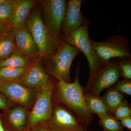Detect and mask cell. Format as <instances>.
<instances>
[{
	"label": "cell",
	"instance_id": "1",
	"mask_svg": "<svg viewBox=\"0 0 131 131\" xmlns=\"http://www.w3.org/2000/svg\"><path fill=\"white\" fill-rule=\"evenodd\" d=\"M80 64L77 68L74 81L68 83L60 80L56 83L52 99L68 107L88 127L93 121L94 118L86 105L83 88L79 81Z\"/></svg>",
	"mask_w": 131,
	"mask_h": 131
},
{
	"label": "cell",
	"instance_id": "2",
	"mask_svg": "<svg viewBox=\"0 0 131 131\" xmlns=\"http://www.w3.org/2000/svg\"><path fill=\"white\" fill-rule=\"evenodd\" d=\"M81 52L76 47L62 41L57 45L54 54L48 58L47 72L58 81L71 83L70 69L74 59Z\"/></svg>",
	"mask_w": 131,
	"mask_h": 131
},
{
	"label": "cell",
	"instance_id": "3",
	"mask_svg": "<svg viewBox=\"0 0 131 131\" xmlns=\"http://www.w3.org/2000/svg\"><path fill=\"white\" fill-rule=\"evenodd\" d=\"M121 77L117 59L113 58L98 70L90 72L86 85L83 89L84 95L99 96L102 91L114 85Z\"/></svg>",
	"mask_w": 131,
	"mask_h": 131
},
{
	"label": "cell",
	"instance_id": "4",
	"mask_svg": "<svg viewBox=\"0 0 131 131\" xmlns=\"http://www.w3.org/2000/svg\"><path fill=\"white\" fill-rule=\"evenodd\" d=\"M91 43L96 57L104 65L109 63L112 58L131 57L129 40L122 35L109 36L102 42L91 40Z\"/></svg>",
	"mask_w": 131,
	"mask_h": 131
},
{
	"label": "cell",
	"instance_id": "5",
	"mask_svg": "<svg viewBox=\"0 0 131 131\" xmlns=\"http://www.w3.org/2000/svg\"><path fill=\"white\" fill-rule=\"evenodd\" d=\"M55 84L50 79L48 83L38 92L32 109L28 113L25 131L50 120L52 112V95Z\"/></svg>",
	"mask_w": 131,
	"mask_h": 131
},
{
	"label": "cell",
	"instance_id": "6",
	"mask_svg": "<svg viewBox=\"0 0 131 131\" xmlns=\"http://www.w3.org/2000/svg\"><path fill=\"white\" fill-rule=\"evenodd\" d=\"M66 0L42 1L43 21L54 42L58 44L61 41L63 23L67 9Z\"/></svg>",
	"mask_w": 131,
	"mask_h": 131
},
{
	"label": "cell",
	"instance_id": "7",
	"mask_svg": "<svg viewBox=\"0 0 131 131\" xmlns=\"http://www.w3.org/2000/svg\"><path fill=\"white\" fill-rule=\"evenodd\" d=\"M25 25L37 46L39 58L47 59L54 54L58 44L50 35L40 13L33 14Z\"/></svg>",
	"mask_w": 131,
	"mask_h": 131
},
{
	"label": "cell",
	"instance_id": "8",
	"mask_svg": "<svg viewBox=\"0 0 131 131\" xmlns=\"http://www.w3.org/2000/svg\"><path fill=\"white\" fill-rule=\"evenodd\" d=\"M89 21L84 18L82 25L66 39L65 42L83 53L88 63L90 72H93L105 65L101 62L94 52L89 35Z\"/></svg>",
	"mask_w": 131,
	"mask_h": 131
},
{
	"label": "cell",
	"instance_id": "9",
	"mask_svg": "<svg viewBox=\"0 0 131 131\" xmlns=\"http://www.w3.org/2000/svg\"><path fill=\"white\" fill-rule=\"evenodd\" d=\"M49 124L59 131H85L87 127L65 106L52 99V112Z\"/></svg>",
	"mask_w": 131,
	"mask_h": 131
},
{
	"label": "cell",
	"instance_id": "10",
	"mask_svg": "<svg viewBox=\"0 0 131 131\" xmlns=\"http://www.w3.org/2000/svg\"><path fill=\"white\" fill-rule=\"evenodd\" d=\"M0 91L10 101L27 109L34 104L38 92L28 88L21 81L0 83Z\"/></svg>",
	"mask_w": 131,
	"mask_h": 131
},
{
	"label": "cell",
	"instance_id": "11",
	"mask_svg": "<svg viewBox=\"0 0 131 131\" xmlns=\"http://www.w3.org/2000/svg\"><path fill=\"white\" fill-rule=\"evenodd\" d=\"M13 29L15 41L18 50L31 62L40 58L37 46L26 25Z\"/></svg>",
	"mask_w": 131,
	"mask_h": 131
},
{
	"label": "cell",
	"instance_id": "12",
	"mask_svg": "<svg viewBox=\"0 0 131 131\" xmlns=\"http://www.w3.org/2000/svg\"><path fill=\"white\" fill-rule=\"evenodd\" d=\"M82 0H69L64 19L62 32L63 34L62 41L65 40L72 33L82 25L84 18L81 12Z\"/></svg>",
	"mask_w": 131,
	"mask_h": 131
},
{
	"label": "cell",
	"instance_id": "13",
	"mask_svg": "<svg viewBox=\"0 0 131 131\" xmlns=\"http://www.w3.org/2000/svg\"><path fill=\"white\" fill-rule=\"evenodd\" d=\"M40 58L31 62L21 81L28 88L37 92L43 88L50 80V75L43 67Z\"/></svg>",
	"mask_w": 131,
	"mask_h": 131
},
{
	"label": "cell",
	"instance_id": "14",
	"mask_svg": "<svg viewBox=\"0 0 131 131\" xmlns=\"http://www.w3.org/2000/svg\"><path fill=\"white\" fill-rule=\"evenodd\" d=\"M27 109L23 106L17 105L3 111L4 124L13 131H25L28 115Z\"/></svg>",
	"mask_w": 131,
	"mask_h": 131
},
{
	"label": "cell",
	"instance_id": "15",
	"mask_svg": "<svg viewBox=\"0 0 131 131\" xmlns=\"http://www.w3.org/2000/svg\"><path fill=\"white\" fill-rule=\"evenodd\" d=\"M35 2L33 0H15L13 13L9 26L14 28L25 25Z\"/></svg>",
	"mask_w": 131,
	"mask_h": 131
},
{
	"label": "cell",
	"instance_id": "16",
	"mask_svg": "<svg viewBox=\"0 0 131 131\" xmlns=\"http://www.w3.org/2000/svg\"><path fill=\"white\" fill-rule=\"evenodd\" d=\"M17 50L13 28L7 26L0 34V59L6 58Z\"/></svg>",
	"mask_w": 131,
	"mask_h": 131
},
{
	"label": "cell",
	"instance_id": "17",
	"mask_svg": "<svg viewBox=\"0 0 131 131\" xmlns=\"http://www.w3.org/2000/svg\"><path fill=\"white\" fill-rule=\"evenodd\" d=\"M102 98L106 106L107 114L114 116L116 108L124 101V96L112 86L108 88Z\"/></svg>",
	"mask_w": 131,
	"mask_h": 131
},
{
	"label": "cell",
	"instance_id": "18",
	"mask_svg": "<svg viewBox=\"0 0 131 131\" xmlns=\"http://www.w3.org/2000/svg\"><path fill=\"white\" fill-rule=\"evenodd\" d=\"M31 62L17 50L6 58L0 59V68H26Z\"/></svg>",
	"mask_w": 131,
	"mask_h": 131
},
{
	"label": "cell",
	"instance_id": "19",
	"mask_svg": "<svg viewBox=\"0 0 131 131\" xmlns=\"http://www.w3.org/2000/svg\"><path fill=\"white\" fill-rule=\"evenodd\" d=\"M27 68V67L0 68V83L22 81Z\"/></svg>",
	"mask_w": 131,
	"mask_h": 131
},
{
	"label": "cell",
	"instance_id": "20",
	"mask_svg": "<svg viewBox=\"0 0 131 131\" xmlns=\"http://www.w3.org/2000/svg\"><path fill=\"white\" fill-rule=\"evenodd\" d=\"M84 96L86 105L92 114H95L98 116L107 114V109L102 97L100 95Z\"/></svg>",
	"mask_w": 131,
	"mask_h": 131
},
{
	"label": "cell",
	"instance_id": "21",
	"mask_svg": "<svg viewBox=\"0 0 131 131\" xmlns=\"http://www.w3.org/2000/svg\"><path fill=\"white\" fill-rule=\"evenodd\" d=\"M99 125L104 131H123L120 122L114 116L108 114L98 115Z\"/></svg>",
	"mask_w": 131,
	"mask_h": 131
},
{
	"label": "cell",
	"instance_id": "22",
	"mask_svg": "<svg viewBox=\"0 0 131 131\" xmlns=\"http://www.w3.org/2000/svg\"><path fill=\"white\" fill-rule=\"evenodd\" d=\"M14 0L0 6V22L5 26H9L12 20L14 5Z\"/></svg>",
	"mask_w": 131,
	"mask_h": 131
},
{
	"label": "cell",
	"instance_id": "23",
	"mask_svg": "<svg viewBox=\"0 0 131 131\" xmlns=\"http://www.w3.org/2000/svg\"><path fill=\"white\" fill-rule=\"evenodd\" d=\"M118 64L122 72V77L131 79V57H124L117 59Z\"/></svg>",
	"mask_w": 131,
	"mask_h": 131
},
{
	"label": "cell",
	"instance_id": "24",
	"mask_svg": "<svg viewBox=\"0 0 131 131\" xmlns=\"http://www.w3.org/2000/svg\"><path fill=\"white\" fill-rule=\"evenodd\" d=\"M130 116H131L130 104L126 100H124L116 108L114 117L118 120H121Z\"/></svg>",
	"mask_w": 131,
	"mask_h": 131
},
{
	"label": "cell",
	"instance_id": "25",
	"mask_svg": "<svg viewBox=\"0 0 131 131\" xmlns=\"http://www.w3.org/2000/svg\"><path fill=\"white\" fill-rule=\"evenodd\" d=\"M113 86L120 93L131 95V80L124 79L118 81Z\"/></svg>",
	"mask_w": 131,
	"mask_h": 131
},
{
	"label": "cell",
	"instance_id": "26",
	"mask_svg": "<svg viewBox=\"0 0 131 131\" xmlns=\"http://www.w3.org/2000/svg\"><path fill=\"white\" fill-rule=\"evenodd\" d=\"M26 131H59L48 122L35 125Z\"/></svg>",
	"mask_w": 131,
	"mask_h": 131
},
{
	"label": "cell",
	"instance_id": "27",
	"mask_svg": "<svg viewBox=\"0 0 131 131\" xmlns=\"http://www.w3.org/2000/svg\"><path fill=\"white\" fill-rule=\"evenodd\" d=\"M17 105L8 99L4 94L0 91V109L6 111L14 106Z\"/></svg>",
	"mask_w": 131,
	"mask_h": 131
},
{
	"label": "cell",
	"instance_id": "28",
	"mask_svg": "<svg viewBox=\"0 0 131 131\" xmlns=\"http://www.w3.org/2000/svg\"><path fill=\"white\" fill-rule=\"evenodd\" d=\"M120 121V124L123 127H125L129 131H131V116L126 117Z\"/></svg>",
	"mask_w": 131,
	"mask_h": 131
},
{
	"label": "cell",
	"instance_id": "29",
	"mask_svg": "<svg viewBox=\"0 0 131 131\" xmlns=\"http://www.w3.org/2000/svg\"><path fill=\"white\" fill-rule=\"evenodd\" d=\"M0 131H5L3 121L2 113H0Z\"/></svg>",
	"mask_w": 131,
	"mask_h": 131
},
{
	"label": "cell",
	"instance_id": "30",
	"mask_svg": "<svg viewBox=\"0 0 131 131\" xmlns=\"http://www.w3.org/2000/svg\"><path fill=\"white\" fill-rule=\"evenodd\" d=\"M12 1L13 0H0V6L12 2Z\"/></svg>",
	"mask_w": 131,
	"mask_h": 131
},
{
	"label": "cell",
	"instance_id": "31",
	"mask_svg": "<svg viewBox=\"0 0 131 131\" xmlns=\"http://www.w3.org/2000/svg\"><path fill=\"white\" fill-rule=\"evenodd\" d=\"M6 26L0 22V34L4 31L6 28Z\"/></svg>",
	"mask_w": 131,
	"mask_h": 131
},
{
	"label": "cell",
	"instance_id": "32",
	"mask_svg": "<svg viewBox=\"0 0 131 131\" xmlns=\"http://www.w3.org/2000/svg\"><path fill=\"white\" fill-rule=\"evenodd\" d=\"M3 125H4V128H5V131H13L12 130H11V129H9V127H8L6 125H5V124H4V123H3Z\"/></svg>",
	"mask_w": 131,
	"mask_h": 131
},
{
	"label": "cell",
	"instance_id": "33",
	"mask_svg": "<svg viewBox=\"0 0 131 131\" xmlns=\"http://www.w3.org/2000/svg\"><path fill=\"white\" fill-rule=\"evenodd\" d=\"M85 131H88V130H87Z\"/></svg>",
	"mask_w": 131,
	"mask_h": 131
}]
</instances>
